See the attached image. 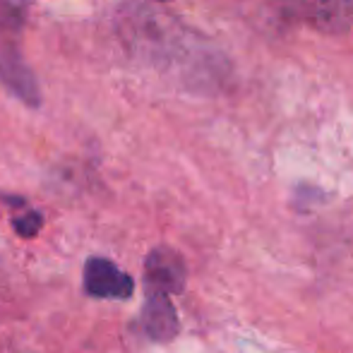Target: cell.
I'll use <instances>...</instances> for the list:
<instances>
[{"mask_svg": "<svg viewBox=\"0 0 353 353\" xmlns=\"http://www.w3.org/2000/svg\"><path fill=\"white\" fill-rule=\"evenodd\" d=\"M84 291L94 298H130L135 291V281L130 274L118 270L116 262L106 257H89L84 265Z\"/></svg>", "mask_w": 353, "mask_h": 353, "instance_id": "6da1fadb", "label": "cell"}, {"mask_svg": "<svg viewBox=\"0 0 353 353\" xmlns=\"http://www.w3.org/2000/svg\"><path fill=\"white\" fill-rule=\"evenodd\" d=\"M144 279H147V291L159 293H181L185 288V265L183 257L171 248H154L144 262Z\"/></svg>", "mask_w": 353, "mask_h": 353, "instance_id": "7a4b0ae2", "label": "cell"}, {"mask_svg": "<svg viewBox=\"0 0 353 353\" xmlns=\"http://www.w3.org/2000/svg\"><path fill=\"white\" fill-rule=\"evenodd\" d=\"M144 332L154 341H171L178 334V315L166 293L147 291V303L142 312Z\"/></svg>", "mask_w": 353, "mask_h": 353, "instance_id": "3957f363", "label": "cell"}, {"mask_svg": "<svg viewBox=\"0 0 353 353\" xmlns=\"http://www.w3.org/2000/svg\"><path fill=\"white\" fill-rule=\"evenodd\" d=\"M307 17L325 32H339L353 19V0H307Z\"/></svg>", "mask_w": 353, "mask_h": 353, "instance_id": "277c9868", "label": "cell"}, {"mask_svg": "<svg viewBox=\"0 0 353 353\" xmlns=\"http://www.w3.org/2000/svg\"><path fill=\"white\" fill-rule=\"evenodd\" d=\"M41 223H43V216L39 212H34V210H24L22 214H17V216L12 219L14 231H17L19 236H24V238L37 236L39 228H41Z\"/></svg>", "mask_w": 353, "mask_h": 353, "instance_id": "5b68a950", "label": "cell"}, {"mask_svg": "<svg viewBox=\"0 0 353 353\" xmlns=\"http://www.w3.org/2000/svg\"><path fill=\"white\" fill-rule=\"evenodd\" d=\"M157 3H171V0H157Z\"/></svg>", "mask_w": 353, "mask_h": 353, "instance_id": "8992f818", "label": "cell"}]
</instances>
